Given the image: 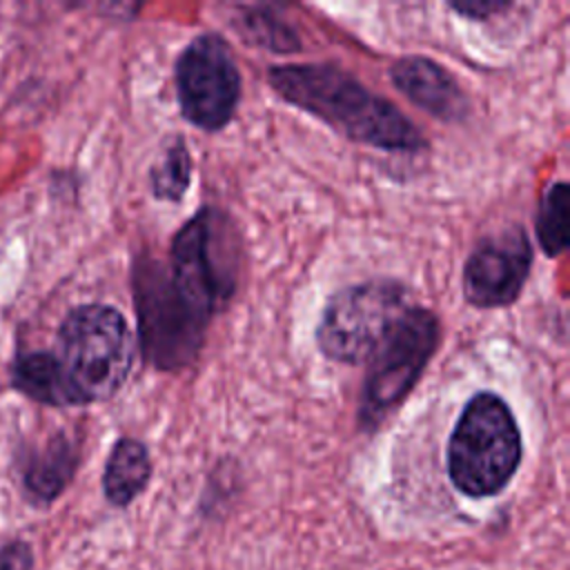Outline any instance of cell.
Instances as JSON below:
<instances>
[{
	"mask_svg": "<svg viewBox=\"0 0 570 570\" xmlns=\"http://www.w3.org/2000/svg\"><path fill=\"white\" fill-rule=\"evenodd\" d=\"M267 82L283 100L354 142L385 151H419L428 145L421 129L396 105L336 65H276L267 69Z\"/></svg>",
	"mask_w": 570,
	"mask_h": 570,
	"instance_id": "1",
	"label": "cell"
},
{
	"mask_svg": "<svg viewBox=\"0 0 570 570\" xmlns=\"http://www.w3.org/2000/svg\"><path fill=\"white\" fill-rule=\"evenodd\" d=\"M51 354L69 405H87L120 390L134 363V341L118 309L94 303L65 316Z\"/></svg>",
	"mask_w": 570,
	"mask_h": 570,
	"instance_id": "2",
	"label": "cell"
},
{
	"mask_svg": "<svg viewBox=\"0 0 570 570\" xmlns=\"http://www.w3.org/2000/svg\"><path fill=\"white\" fill-rule=\"evenodd\" d=\"M521 452V430L510 405L494 392H476L448 441L450 481L472 499L499 494L519 470Z\"/></svg>",
	"mask_w": 570,
	"mask_h": 570,
	"instance_id": "3",
	"label": "cell"
},
{
	"mask_svg": "<svg viewBox=\"0 0 570 570\" xmlns=\"http://www.w3.org/2000/svg\"><path fill=\"white\" fill-rule=\"evenodd\" d=\"M238 261L240 245L229 216L203 207L174 234L165 267L180 298L209 323L236 292Z\"/></svg>",
	"mask_w": 570,
	"mask_h": 570,
	"instance_id": "4",
	"label": "cell"
},
{
	"mask_svg": "<svg viewBox=\"0 0 570 570\" xmlns=\"http://www.w3.org/2000/svg\"><path fill=\"white\" fill-rule=\"evenodd\" d=\"M396 281H365L338 289L316 325L318 350L336 363H370L412 307Z\"/></svg>",
	"mask_w": 570,
	"mask_h": 570,
	"instance_id": "5",
	"label": "cell"
},
{
	"mask_svg": "<svg viewBox=\"0 0 570 570\" xmlns=\"http://www.w3.org/2000/svg\"><path fill=\"white\" fill-rule=\"evenodd\" d=\"M134 298L142 356L158 370H180L203 345V321L176 292L165 263L140 256L134 267Z\"/></svg>",
	"mask_w": 570,
	"mask_h": 570,
	"instance_id": "6",
	"label": "cell"
},
{
	"mask_svg": "<svg viewBox=\"0 0 570 570\" xmlns=\"http://www.w3.org/2000/svg\"><path fill=\"white\" fill-rule=\"evenodd\" d=\"M439 341L441 323L436 314L412 305L370 361L358 410L363 428L379 425V421L414 390Z\"/></svg>",
	"mask_w": 570,
	"mask_h": 570,
	"instance_id": "7",
	"label": "cell"
},
{
	"mask_svg": "<svg viewBox=\"0 0 570 570\" xmlns=\"http://www.w3.org/2000/svg\"><path fill=\"white\" fill-rule=\"evenodd\" d=\"M180 114L203 131H220L240 100V71L218 33L196 36L174 65Z\"/></svg>",
	"mask_w": 570,
	"mask_h": 570,
	"instance_id": "8",
	"label": "cell"
},
{
	"mask_svg": "<svg viewBox=\"0 0 570 570\" xmlns=\"http://www.w3.org/2000/svg\"><path fill=\"white\" fill-rule=\"evenodd\" d=\"M532 245L523 227H508L476 243L463 265V296L481 309L512 305L530 276Z\"/></svg>",
	"mask_w": 570,
	"mask_h": 570,
	"instance_id": "9",
	"label": "cell"
},
{
	"mask_svg": "<svg viewBox=\"0 0 570 570\" xmlns=\"http://www.w3.org/2000/svg\"><path fill=\"white\" fill-rule=\"evenodd\" d=\"M394 87L416 107L443 122H459L468 114V98L456 78L425 56H403L390 67Z\"/></svg>",
	"mask_w": 570,
	"mask_h": 570,
	"instance_id": "10",
	"label": "cell"
},
{
	"mask_svg": "<svg viewBox=\"0 0 570 570\" xmlns=\"http://www.w3.org/2000/svg\"><path fill=\"white\" fill-rule=\"evenodd\" d=\"M151 479V456L145 443L136 439H118L109 452L102 474V490L111 505H129Z\"/></svg>",
	"mask_w": 570,
	"mask_h": 570,
	"instance_id": "11",
	"label": "cell"
},
{
	"mask_svg": "<svg viewBox=\"0 0 570 570\" xmlns=\"http://www.w3.org/2000/svg\"><path fill=\"white\" fill-rule=\"evenodd\" d=\"M76 463V445L65 434H56L42 450L29 456L22 472L24 488L38 501H53L71 481Z\"/></svg>",
	"mask_w": 570,
	"mask_h": 570,
	"instance_id": "12",
	"label": "cell"
},
{
	"mask_svg": "<svg viewBox=\"0 0 570 570\" xmlns=\"http://www.w3.org/2000/svg\"><path fill=\"white\" fill-rule=\"evenodd\" d=\"M11 381L22 394L40 403L56 405V407L69 405V399L51 352L22 354L13 365Z\"/></svg>",
	"mask_w": 570,
	"mask_h": 570,
	"instance_id": "13",
	"label": "cell"
},
{
	"mask_svg": "<svg viewBox=\"0 0 570 570\" xmlns=\"http://www.w3.org/2000/svg\"><path fill=\"white\" fill-rule=\"evenodd\" d=\"M236 27L247 42L274 53H292L301 49L296 31L269 7H243L236 16Z\"/></svg>",
	"mask_w": 570,
	"mask_h": 570,
	"instance_id": "14",
	"label": "cell"
},
{
	"mask_svg": "<svg viewBox=\"0 0 570 570\" xmlns=\"http://www.w3.org/2000/svg\"><path fill=\"white\" fill-rule=\"evenodd\" d=\"M537 240L546 256H559L568 247V185L552 183L537 209Z\"/></svg>",
	"mask_w": 570,
	"mask_h": 570,
	"instance_id": "15",
	"label": "cell"
},
{
	"mask_svg": "<svg viewBox=\"0 0 570 570\" xmlns=\"http://www.w3.org/2000/svg\"><path fill=\"white\" fill-rule=\"evenodd\" d=\"M191 156L185 140L178 136L165 147L158 163L151 169V191L158 200L178 203L191 183Z\"/></svg>",
	"mask_w": 570,
	"mask_h": 570,
	"instance_id": "16",
	"label": "cell"
},
{
	"mask_svg": "<svg viewBox=\"0 0 570 570\" xmlns=\"http://www.w3.org/2000/svg\"><path fill=\"white\" fill-rule=\"evenodd\" d=\"M31 548L24 541L0 548V570H31Z\"/></svg>",
	"mask_w": 570,
	"mask_h": 570,
	"instance_id": "17",
	"label": "cell"
},
{
	"mask_svg": "<svg viewBox=\"0 0 570 570\" xmlns=\"http://www.w3.org/2000/svg\"><path fill=\"white\" fill-rule=\"evenodd\" d=\"M512 4L510 2H490V0H483V2H450V9L465 16V18H472V20H488L505 9H510Z\"/></svg>",
	"mask_w": 570,
	"mask_h": 570,
	"instance_id": "18",
	"label": "cell"
}]
</instances>
